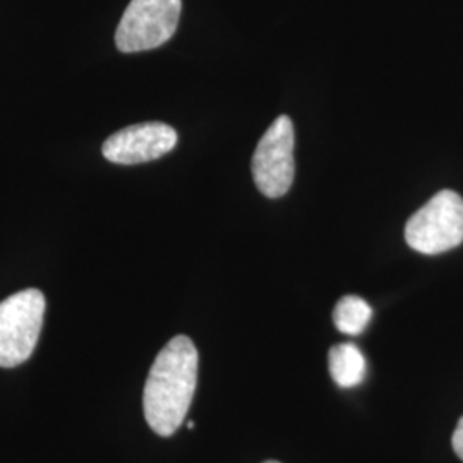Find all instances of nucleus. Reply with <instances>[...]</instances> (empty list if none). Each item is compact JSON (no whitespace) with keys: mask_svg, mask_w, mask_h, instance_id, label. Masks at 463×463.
Listing matches in <instances>:
<instances>
[{"mask_svg":"<svg viewBox=\"0 0 463 463\" xmlns=\"http://www.w3.org/2000/svg\"><path fill=\"white\" fill-rule=\"evenodd\" d=\"M199 355L185 335L174 336L160 350L145 384L143 409L149 428L168 438L183 426L198 383Z\"/></svg>","mask_w":463,"mask_h":463,"instance_id":"f257e3e1","label":"nucleus"},{"mask_svg":"<svg viewBox=\"0 0 463 463\" xmlns=\"http://www.w3.org/2000/svg\"><path fill=\"white\" fill-rule=\"evenodd\" d=\"M45 296L38 288H26L0 302V367L26 363L38 344Z\"/></svg>","mask_w":463,"mask_h":463,"instance_id":"f03ea898","label":"nucleus"},{"mask_svg":"<svg viewBox=\"0 0 463 463\" xmlns=\"http://www.w3.org/2000/svg\"><path fill=\"white\" fill-rule=\"evenodd\" d=\"M405 241L420 254H441L463 242V199L455 191L438 193L405 227Z\"/></svg>","mask_w":463,"mask_h":463,"instance_id":"7ed1b4c3","label":"nucleus"},{"mask_svg":"<svg viewBox=\"0 0 463 463\" xmlns=\"http://www.w3.org/2000/svg\"><path fill=\"white\" fill-rule=\"evenodd\" d=\"M183 0H131L116 32L117 49L124 53L162 47L179 26Z\"/></svg>","mask_w":463,"mask_h":463,"instance_id":"20e7f679","label":"nucleus"},{"mask_svg":"<svg viewBox=\"0 0 463 463\" xmlns=\"http://www.w3.org/2000/svg\"><path fill=\"white\" fill-rule=\"evenodd\" d=\"M294 124L290 117L273 120L252 156V177L268 198H280L294 183Z\"/></svg>","mask_w":463,"mask_h":463,"instance_id":"39448f33","label":"nucleus"},{"mask_svg":"<svg viewBox=\"0 0 463 463\" xmlns=\"http://www.w3.org/2000/svg\"><path fill=\"white\" fill-rule=\"evenodd\" d=\"M177 131L164 122H145L112 134L101 146L103 156L118 165H137L156 160L177 145Z\"/></svg>","mask_w":463,"mask_h":463,"instance_id":"423d86ee","label":"nucleus"},{"mask_svg":"<svg viewBox=\"0 0 463 463\" xmlns=\"http://www.w3.org/2000/svg\"><path fill=\"white\" fill-rule=\"evenodd\" d=\"M328 361L331 378L340 388H354L364 380V355L354 344H338L331 347Z\"/></svg>","mask_w":463,"mask_h":463,"instance_id":"0eeeda50","label":"nucleus"},{"mask_svg":"<svg viewBox=\"0 0 463 463\" xmlns=\"http://www.w3.org/2000/svg\"><path fill=\"white\" fill-rule=\"evenodd\" d=\"M373 317V309L364 298L345 296L340 298L333 311V321L338 331L345 335H361Z\"/></svg>","mask_w":463,"mask_h":463,"instance_id":"6e6552de","label":"nucleus"},{"mask_svg":"<svg viewBox=\"0 0 463 463\" xmlns=\"http://www.w3.org/2000/svg\"><path fill=\"white\" fill-rule=\"evenodd\" d=\"M451 443H453L455 453L463 460V417L458 420V426H457V430L453 432Z\"/></svg>","mask_w":463,"mask_h":463,"instance_id":"1a4fd4ad","label":"nucleus"},{"mask_svg":"<svg viewBox=\"0 0 463 463\" xmlns=\"http://www.w3.org/2000/svg\"><path fill=\"white\" fill-rule=\"evenodd\" d=\"M187 430H194V422H193V420L187 422Z\"/></svg>","mask_w":463,"mask_h":463,"instance_id":"9d476101","label":"nucleus"},{"mask_svg":"<svg viewBox=\"0 0 463 463\" xmlns=\"http://www.w3.org/2000/svg\"><path fill=\"white\" fill-rule=\"evenodd\" d=\"M265 463H280V462H275V460H268V462Z\"/></svg>","mask_w":463,"mask_h":463,"instance_id":"9b49d317","label":"nucleus"}]
</instances>
